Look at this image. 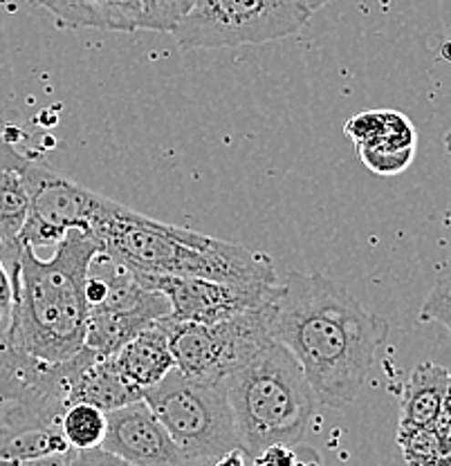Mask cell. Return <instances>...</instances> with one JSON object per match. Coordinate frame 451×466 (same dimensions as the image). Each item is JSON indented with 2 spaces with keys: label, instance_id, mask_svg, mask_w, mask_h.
<instances>
[{
  "label": "cell",
  "instance_id": "6da1fadb",
  "mask_svg": "<svg viewBox=\"0 0 451 466\" xmlns=\"http://www.w3.org/2000/svg\"><path fill=\"white\" fill-rule=\"evenodd\" d=\"M389 332V320L328 276L290 271L281 283L272 337L297 359L319 406L355 404Z\"/></svg>",
  "mask_w": 451,
  "mask_h": 466
},
{
  "label": "cell",
  "instance_id": "7a4b0ae2",
  "mask_svg": "<svg viewBox=\"0 0 451 466\" xmlns=\"http://www.w3.org/2000/svg\"><path fill=\"white\" fill-rule=\"evenodd\" d=\"M99 254L104 242L79 229L67 231L47 260L30 245H18L9 265L14 303L3 341L47 363L81 352L90 319L86 283Z\"/></svg>",
  "mask_w": 451,
  "mask_h": 466
},
{
  "label": "cell",
  "instance_id": "3957f363",
  "mask_svg": "<svg viewBox=\"0 0 451 466\" xmlns=\"http://www.w3.org/2000/svg\"><path fill=\"white\" fill-rule=\"evenodd\" d=\"M104 251L130 271L155 276L220 280L239 285H279L268 254L218 240L207 233L153 220L124 204L101 233Z\"/></svg>",
  "mask_w": 451,
  "mask_h": 466
},
{
  "label": "cell",
  "instance_id": "277c9868",
  "mask_svg": "<svg viewBox=\"0 0 451 466\" xmlns=\"http://www.w3.org/2000/svg\"><path fill=\"white\" fill-rule=\"evenodd\" d=\"M222 386L241 449L250 460L272 444L297 446L319 406L299 361L279 341H270L245 366L227 375Z\"/></svg>",
  "mask_w": 451,
  "mask_h": 466
},
{
  "label": "cell",
  "instance_id": "5b68a950",
  "mask_svg": "<svg viewBox=\"0 0 451 466\" xmlns=\"http://www.w3.org/2000/svg\"><path fill=\"white\" fill-rule=\"evenodd\" d=\"M72 357L47 363L21 350L0 348V462L72 451L61 433L70 408Z\"/></svg>",
  "mask_w": 451,
  "mask_h": 466
},
{
  "label": "cell",
  "instance_id": "8992f818",
  "mask_svg": "<svg viewBox=\"0 0 451 466\" xmlns=\"http://www.w3.org/2000/svg\"><path fill=\"white\" fill-rule=\"evenodd\" d=\"M144 401L169 431L189 466H210L230 451L241 449L222 381H196L180 370H171L144 390Z\"/></svg>",
  "mask_w": 451,
  "mask_h": 466
},
{
  "label": "cell",
  "instance_id": "52a82bcc",
  "mask_svg": "<svg viewBox=\"0 0 451 466\" xmlns=\"http://www.w3.org/2000/svg\"><path fill=\"white\" fill-rule=\"evenodd\" d=\"M276 303L247 309L218 323L162 319L169 334L176 370L187 379L220 383L227 375L245 366L270 341Z\"/></svg>",
  "mask_w": 451,
  "mask_h": 466
},
{
  "label": "cell",
  "instance_id": "ba28073f",
  "mask_svg": "<svg viewBox=\"0 0 451 466\" xmlns=\"http://www.w3.org/2000/svg\"><path fill=\"white\" fill-rule=\"evenodd\" d=\"M310 18L299 0H196L171 36L182 50L263 46L299 34Z\"/></svg>",
  "mask_w": 451,
  "mask_h": 466
},
{
  "label": "cell",
  "instance_id": "9c48e42d",
  "mask_svg": "<svg viewBox=\"0 0 451 466\" xmlns=\"http://www.w3.org/2000/svg\"><path fill=\"white\" fill-rule=\"evenodd\" d=\"M23 177L30 193V218L18 236V245H30L32 249L55 251L70 229L90 233L101 240L106 225L121 207L34 159L26 164Z\"/></svg>",
  "mask_w": 451,
  "mask_h": 466
},
{
  "label": "cell",
  "instance_id": "30bf717a",
  "mask_svg": "<svg viewBox=\"0 0 451 466\" xmlns=\"http://www.w3.org/2000/svg\"><path fill=\"white\" fill-rule=\"evenodd\" d=\"M150 289H158L171 303V319L191 323H218L247 309L263 308L279 300V285H239L220 280L182 279V276L139 274Z\"/></svg>",
  "mask_w": 451,
  "mask_h": 466
},
{
  "label": "cell",
  "instance_id": "8fae6325",
  "mask_svg": "<svg viewBox=\"0 0 451 466\" xmlns=\"http://www.w3.org/2000/svg\"><path fill=\"white\" fill-rule=\"evenodd\" d=\"M106 431L101 449L133 466H189L169 431L144 400L106 412Z\"/></svg>",
  "mask_w": 451,
  "mask_h": 466
},
{
  "label": "cell",
  "instance_id": "7c38bea8",
  "mask_svg": "<svg viewBox=\"0 0 451 466\" xmlns=\"http://www.w3.org/2000/svg\"><path fill=\"white\" fill-rule=\"evenodd\" d=\"M144 400V390L119 370L118 359L84 348L72 357L70 404H90L110 412Z\"/></svg>",
  "mask_w": 451,
  "mask_h": 466
},
{
  "label": "cell",
  "instance_id": "4fadbf2b",
  "mask_svg": "<svg viewBox=\"0 0 451 466\" xmlns=\"http://www.w3.org/2000/svg\"><path fill=\"white\" fill-rule=\"evenodd\" d=\"M12 130V126L0 124V242L16 258L18 236L30 218V193L23 168L32 157L16 148Z\"/></svg>",
  "mask_w": 451,
  "mask_h": 466
},
{
  "label": "cell",
  "instance_id": "5bb4252c",
  "mask_svg": "<svg viewBox=\"0 0 451 466\" xmlns=\"http://www.w3.org/2000/svg\"><path fill=\"white\" fill-rule=\"evenodd\" d=\"M43 7L66 27L104 29V32L133 34L142 21L139 0H27Z\"/></svg>",
  "mask_w": 451,
  "mask_h": 466
},
{
  "label": "cell",
  "instance_id": "9a60e30c",
  "mask_svg": "<svg viewBox=\"0 0 451 466\" xmlns=\"http://www.w3.org/2000/svg\"><path fill=\"white\" fill-rule=\"evenodd\" d=\"M115 359H118V366L124 372V377L138 388H142V390L153 388L169 372L176 370V359H173L169 334L164 329L162 320L142 329L133 341L126 343L115 354Z\"/></svg>",
  "mask_w": 451,
  "mask_h": 466
},
{
  "label": "cell",
  "instance_id": "2e32d148",
  "mask_svg": "<svg viewBox=\"0 0 451 466\" xmlns=\"http://www.w3.org/2000/svg\"><path fill=\"white\" fill-rule=\"evenodd\" d=\"M449 370L434 361L414 368L400 395V426H434L445 406Z\"/></svg>",
  "mask_w": 451,
  "mask_h": 466
},
{
  "label": "cell",
  "instance_id": "e0dca14e",
  "mask_svg": "<svg viewBox=\"0 0 451 466\" xmlns=\"http://www.w3.org/2000/svg\"><path fill=\"white\" fill-rule=\"evenodd\" d=\"M106 431H108V415L90 404H72L63 412L61 433L66 444L72 451L101 449Z\"/></svg>",
  "mask_w": 451,
  "mask_h": 466
},
{
  "label": "cell",
  "instance_id": "ac0fdd59",
  "mask_svg": "<svg viewBox=\"0 0 451 466\" xmlns=\"http://www.w3.org/2000/svg\"><path fill=\"white\" fill-rule=\"evenodd\" d=\"M395 440L406 466H445L434 426H397Z\"/></svg>",
  "mask_w": 451,
  "mask_h": 466
},
{
  "label": "cell",
  "instance_id": "d6986e66",
  "mask_svg": "<svg viewBox=\"0 0 451 466\" xmlns=\"http://www.w3.org/2000/svg\"><path fill=\"white\" fill-rule=\"evenodd\" d=\"M142 3V21L139 29L147 32L171 34L191 12L196 0H139Z\"/></svg>",
  "mask_w": 451,
  "mask_h": 466
},
{
  "label": "cell",
  "instance_id": "ffe728a7",
  "mask_svg": "<svg viewBox=\"0 0 451 466\" xmlns=\"http://www.w3.org/2000/svg\"><path fill=\"white\" fill-rule=\"evenodd\" d=\"M364 167L377 175H400L411 167L415 148H360L357 150Z\"/></svg>",
  "mask_w": 451,
  "mask_h": 466
},
{
  "label": "cell",
  "instance_id": "44dd1931",
  "mask_svg": "<svg viewBox=\"0 0 451 466\" xmlns=\"http://www.w3.org/2000/svg\"><path fill=\"white\" fill-rule=\"evenodd\" d=\"M418 319L422 323H440L451 332V276L438 279L422 303Z\"/></svg>",
  "mask_w": 451,
  "mask_h": 466
},
{
  "label": "cell",
  "instance_id": "7402d4cb",
  "mask_svg": "<svg viewBox=\"0 0 451 466\" xmlns=\"http://www.w3.org/2000/svg\"><path fill=\"white\" fill-rule=\"evenodd\" d=\"M250 462L251 466H297V446L272 444Z\"/></svg>",
  "mask_w": 451,
  "mask_h": 466
},
{
  "label": "cell",
  "instance_id": "603a6c76",
  "mask_svg": "<svg viewBox=\"0 0 451 466\" xmlns=\"http://www.w3.org/2000/svg\"><path fill=\"white\" fill-rule=\"evenodd\" d=\"M70 466H133V464L118 458V455L108 453V451H104V449H92V451H81V453H75Z\"/></svg>",
  "mask_w": 451,
  "mask_h": 466
},
{
  "label": "cell",
  "instance_id": "cb8c5ba5",
  "mask_svg": "<svg viewBox=\"0 0 451 466\" xmlns=\"http://www.w3.org/2000/svg\"><path fill=\"white\" fill-rule=\"evenodd\" d=\"M434 431L438 435L440 446H443V462L445 466H451V412L443 410L438 420L434 421Z\"/></svg>",
  "mask_w": 451,
  "mask_h": 466
},
{
  "label": "cell",
  "instance_id": "d4e9b609",
  "mask_svg": "<svg viewBox=\"0 0 451 466\" xmlns=\"http://www.w3.org/2000/svg\"><path fill=\"white\" fill-rule=\"evenodd\" d=\"M12 303H14V285H12V271H9L7 262L0 258V309L5 317H12Z\"/></svg>",
  "mask_w": 451,
  "mask_h": 466
},
{
  "label": "cell",
  "instance_id": "484cf974",
  "mask_svg": "<svg viewBox=\"0 0 451 466\" xmlns=\"http://www.w3.org/2000/svg\"><path fill=\"white\" fill-rule=\"evenodd\" d=\"M77 451H67V453L46 455V458H32V460H12V462H0V466H70L72 458Z\"/></svg>",
  "mask_w": 451,
  "mask_h": 466
},
{
  "label": "cell",
  "instance_id": "4316f807",
  "mask_svg": "<svg viewBox=\"0 0 451 466\" xmlns=\"http://www.w3.org/2000/svg\"><path fill=\"white\" fill-rule=\"evenodd\" d=\"M211 466H251V462L250 458L242 453V449H236V451H230V453H225L222 458H218Z\"/></svg>",
  "mask_w": 451,
  "mask_h": 466
},
{
  "label": "cell",
  "instance_id": "83f0119b",
  "mask_svg": "<svg viewBox=\"0 0 451 466\" xmlns=\"http://www.w3.org/2000/svg\"><path fill=\"white\" fill-rule=\"evenodd\" d=\"M301 5H303L305 9H310V12H319V9L322 7H326V5H331V3H334V0H299Z\"/></svg>",
  "mask_w": 451,
  "mask_h": 466
},
{
  "label": "cell",
  "instance_id": "f1b7e54d",
  "mask_svg": "<svg viewBox=\"0 0 451 466\" xmlns=\"http://www.w3.org/2000/svg\"><path fill=\"white\" fill-rule=\"evenodd\" d=\"M0 258H3L5 262H7V267L12 265V262H14V256L9 254V249H7V247L3 245V242H0Z\"/></svg>",
  "mask_w": 451,
  "mask_h": 466
},
{
  "label": "cell",
  "instance_id": "f546056e",
  "mask_svg": "<svg viewBox=\"0 0 451 466\" xmlns=\"http://www.w3.org/2000/svg\"><path fill=\"white\" fill-rule=\"evenodd\" d=\"M443 410H449L451 412V375H449V383H447V392H445Z\"/></svg>",
  "mask_w": 451,
  "mask_h": 466
},
{
  "label": "cell",
  "instance_id": "4dcf8cb0",
  "mask_svg": "<svg viewBox=\"0 0 451 466\" xmlns=\"http://www.w3.org/2000/svg\"><path fill=\"white\" fill-rule=\"evenodd\" d=\"M7 325H9V319L5 317L3 309H0V334H5V329H7Z\"/></svg>",
  "mask_w": 451,
  "mask_h": 466
},
{
  "label": "cell",
  "instance_id": "1f68e13d",
  "mask_svg": "<svg viewBox=\"0 0 451 466\" xmlns=\"http://www.w3.org/2000/svg\"><path fill=\"white\" fill-rule=\"evenodd\" d=\"M445 148H447V153L451 155V128L447 130V135H445Z\"/></svg>",
  "mask_w": 451,
  "mask_h": 466
},
{
  "label": "cell",
  "instance_id": "d6a6232c",
  "mask_svg": "<svg viewBox=\"0 0 451 466\" xmlns=\"http://www.w3.org/2000/svg\"><path fill=\"white\" fill-rule=\"evenodd\" d=\"M0 348H3V337H0Z\"/></svg>",
  "mask_w": 451,
  "mask_h": 466
},
{
  "label": "cell",
  "instance_id": "836d02e7",
  "mask_svg": "<svg viewBox=\"0 0 451 466\" xmlns=\"http://www.w3.org/2000/svg\"><path fill=\"white\" fill-rule=\"evenodd\" d=\"M210 466H211V464H210Z\"/></svg>",
  "mask_w": 451,
  "mask_h": 466
}]
</instances>
